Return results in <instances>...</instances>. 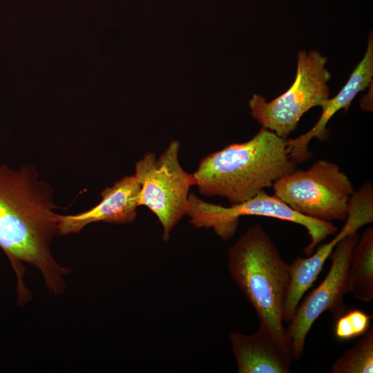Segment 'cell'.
Segmentation results:
<instances>
[{
	"label": "cell",
	"mask_w": 373,
	"mask_h": 373,
	"mask_svg": "<svg viewBox=\"0 0 373 373\" xmlns=\"http://www.w3.org/2000/svg\"><path fill=\"white\" fill-rule=\"evenodd\" d=\"M53 190L39 178L32 164L14 169L0 164V248L15 269L19 298L27 294L23 285L22 262L37 267L49 291L60 294L69 270L54 258L50 244L58 233Z\"/></svg>",
	"instance_id": "6da1fadb"
},
{
	"label": "cell",
	"mask_w": 373,
	"mask_h": 373,
	"mask_svg": "<svg viewBox=\"0 0 373 373\" xmlns=\"http://www.w3.org/2000/svg\"><path fill=\"white\" fill-rule=\"evenodd\" d=\"M191 225L196 228L211 229L224 240L236 233L239 218L244 216H258L291 222L306 228L310 242L304 249L307 256L313 254L315 247L338 228L332 222L304 216L289 207L276 195L261 190L251 198L240 203L223 207L207 202L195 193L189 195L186 214Z\"/></svg>",
	"instance_id": "52a82bcc"
},
{
	"label": "cell",
	"mask_w": 373,
	"mask_h": 373,
	"mask_svg": "<svg viewBox=\"0 0 373 373\" xmlns=\"http://www.w3.org/2000/svg\"><path fill=\"white\" fill-rule=\"evenodd\" d=\"M287 139L262 127L249 140L231 144L203 157L193 175L199 192L240 203L296 169Z\"/></svg>",
	"instance_id": "7a4b0ae2"
},
{
	"label": "cell",
	"mask_w": 373,
	"mask_h": 373,
	"mask_svg": "<svg viewBox=\"0 0 373 373\" xmlns=\"http://www.w3.org/2000/svg\"><path fill=\"white\" fill-rule=\"evenodd\" d=\"M140 185L135 176L126 175L101 192L102 200L94 207L75 215H59L58 234L77 233L96 222L123 224L137 216Z\"/></svg>",
	"instance_id": "8fae6325"
},
{
	"label": "cell",
	"mask_w": 373,
	"mask_h": 373,
	"mask_svg": "<svg viewBox=\"0 0 373 373\" xmlns=\"http://www.w3.org/2000/svg\"><path fill=\"white\" fill-rule=\"evenodd\" d=\"M238 373H289L292 361L260 327L252 334L229 335Z\"/></svg>",
	"instance_id": "7c38bea8"
},
{
	"label": "cell",
	"mask_w": 373,
	"mask_h": 373,
	"mask_svg": "<svg viewBox=\"0 0 373 373\" xmlns=\"http://www.w3.org/2000/svg\"><path fill=\"white\" fill-rule=\"evenodd\" d=\"M352 347L333 363L332 373L373 372V328L371 327Z\"/></svg>",
	"instance_id": "5bb4252c"
},
{
	"label": "cell",
	"mask_w": 373,
	"mask_h": 373,
	"mask_svg": "<svg viewBox=\"0 0 373 373\" xmlns=\"http://www.w3.org/2000/svg\"><path fill=\"white\" fill-rule=\"evenodd\" d=\"M372 222L373 186L370 182H366L352 195L345 223L337 235L308 258L297 257L290 264L291 282L285 307L284 323H289L294 316L303 295L312 287L338 242Z\"/></svg>",
	"instance_id": "9c48e42d"
},
{
	"label": "cell",
	"mask_w": 373,
	"mask_h": 373,
	"mask_svg": "<svg viewBox=\"0 0 373 373\" xmlns=\"http://www.w3.org/2000/svg\"><path fill=\"white\" fill-rule=\"evenodd\" d=\"M274 195L293 210L320 220L345 221L353 184L339 166L326 160L294 169L276 181Z\"/></svg>",
	"instance_id": "277c9868"
},
{
	"label": "cell",
	"mask_w": 373,
	"mask_h": 373,
	"mask_svg": "<svg viewBox=\"0 0 373 373\" xmlns=\"http://www.w3.org/2000/svg\"><path fill=\"white\" fill-rule=\"evenodd\" d=\"M227 267L256 311L259 327L292 361L283 321L291 282L290 265L283 259L261 224L250 226L230 247Z\"/></svg>",
	"instance_id": "3957f363"
},
{
	"label": "cell",
	"mask_w": 373,
	"mask_h": 373,
	"mask_svg": "<svg viewBox=\"0 0 373 373\" xmlns=\"http://www.w3.org/2000/svg\"><path fill=\"white\" fill-rule=\"evenodd\" d=\"M358 240L356 232L342 239L329 256L332 263L321 283L298 304L286 327L293 361L300 359L307 334L325 311L338 318L346 312L343 298L347 294V271L353 249Z\"/></svg>",
	"instance_id": "ba28073f"
},
{
	"label": "cell",
	"mask_w": 373,
	"mask_h": 373,
	"mask_svg": "<svg viewBox=\"0 0 373 373\" xmlns=\"http://www.w3.org/2000/svg\"><path fill=\"white\" fill-rule=\"evenodd\" d=\"M347 292L358 300L373 299V227L362 233L353 249L347 271Z\"/></svg>",
	"instance_id": "4fadbf2b"
},
{
	"label": "cell",
	"mask_w": 373,
	"mask_h": 373,
	"mask_svg": "<svg viewBox=\"0 0 373 373\" xmlns=\"http://www.w3.org/2000/svg\"><path fill=\"white\" fill-rule=\"evenodd\" d=\"M327 59L316 50L299 51L295 79L284 93L270 102L255 94L249 102L251 113L262 127L287 139L300 117L319 106L329 95L331 74L325 68Z\"/></svg>",
	"instance_id": "8992f818"
},
{
	"label": "cell",
	"mask_w": 373,
	"mask_h": 373,
	"mask_svg": "<svg viewBox=\"0 0 373 373\" xmlns=\"http://www.w3.org/2000/svg\"><path fill=\"white\" fill-rule=\"evenodd\" d=\"M373 77V37L370 32L367 49L362 60L351 73L349 79L334 97L326 99L321 104L322 113L316 124L307 133L294 139H287V149L290 158L296 163L309 159L312 153L308 150L313 138L324 141L327 139L329 120L339 110L347 111L356 95L365 90Z\"/></svg>",
	"instance_id": "30bf717a"
},
{
	"label": "cell",
	"mask_w": 373,
	"mask_h": 373,
	"mask_svg": "<svg viewBox=\"0 0 373 373\" xmlns=\"http://www.w3.org/2000/svg\"><path fill=\"white\" fill-rule=\"evenodd\" d=\"M372 315L352 309L337 318L334 333L340 340H350L364 334L369 329Z\"/></svg>",
	"instance_id": "9a60e30c"
},
{
	"label": "cell",
	"mask_w": 373,
	"mask_h": 373,
	"mask_svg": "<svg viewBox=\"0 0 373 373\" xmlns=\"http://www.w3.org/2000/svg\"><path fill=\"white\" fill-rule=\"evenodd\" d=\"M180 149V142L173 140L158 157L146 152L135 164L134 175L140 185L138 206L148 207L156 216L164 242L186 214L189 192L196 185L193 173L186 172L179 162Z\"/></svg>",
	"instance_id": "5b68a950"
}]
</instances>
